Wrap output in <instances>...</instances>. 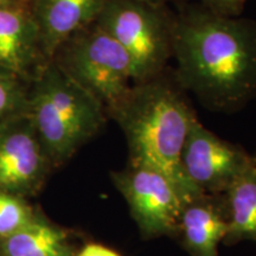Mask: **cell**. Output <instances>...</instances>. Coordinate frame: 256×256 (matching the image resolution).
<instances>
[{
    "label": "cell",
    "instance_id": "6da1fadb",
    "mask_svg": "<svg viewBox=\"0 0 256 256\" xmlns=\"http://www.w3.org/2000/svg\"><path fill=\"white\" fill-rule=\"evenodd\" d=\"M177 81L206 107L235 110L256 96V23L191 6L174 18Z\"/></svg>",
    "mask_w": 256,
    "mask_h": 256
},
{
    "label": "cell",
    "instance_id": "7a4b0ae2",
    "mask_svg": "<svg viewBox=\"0 0 256 256\" xmlns=\"http://www.w3.org/2000/svg\"><path fill=\"white\" fill-rule=\"evenodd\" d=\"M126 138L128 162L152 166L168 176L184 206L204 194L188 183L180 153L194 112L171 83L158 78L138 82L107 110Z\"/></svg>",
    "mask_w": 256,
    "mask_h": 256
},
{
    "label": "cell",
    "instance_id": "3957f363",
    "mask_svg": "<svg viewBox=\"0 0 256 256\" xmlns=\"http://www.w3.org/2000/svg\"><path fill=\"white\" fill-rule=\"evenodd\" d=\"M28 115L54 168L68 162L101 130L107 110L49 60L28 84Z\"/></svg>",
    "mask_w": 256,
    "mask_h": 256
},
{
    "label": "cell",
    "instance_id": "277c9868",
    "mask_svg": "<svg viewBox=\"0 0 256 256\" xmlns=\"http://www.w3.org/2000/svg\"><path fill=\"white\" fill-rule=\"evenodd\" d=\"M51 60L100 101L106 110L134 84L130 56L108 32L95 23L64 42Z\"/></svg>",
    "mask_w": 256,
    "mask_h": 256
},
{
    "label": "cell",
    "instance_id": "5b68a950",
    "mask_svg": "<svg viewBox=\"0 0 256 256\" xmlns=\"http://www.w3.org/2000/svg\"><path fill=\"white\" fill-rule=\"evenodd\" d=\"M95 24L110 34L132 60L134 83L162 75L172 57L174 17L164 5L107 0Z\"/></svg>",
    "mask_w": 256,
    "mask_h": 256
},
{
    "label": "cell",
    "instance_id": "8992f818",
    "mask_svg": "<svg viewBox=\"0 0 256 256\" xmlns=\"http://www.w3.org/2000/svg\"><path fill=\"white\" fill-rule=\"evenodd\" d=\"M110 178L142 238L177 236L184 203L168 176L152 166L128 162L124 168L112 172Z\"/></svg>",
    "mask_w": 256,
    "mask_h": 256
},
{
    "label": "cell",
    "instance_id": "52a82bcc",
    "mask_svg": "<svg viewBox=\"0 0 256 256\" xmlns=\"http://www.w3.org/2000/svg\"><path fill=\"white\" fill-rule=\"evenodd\" d=\"M254 162V156L241 146L220 139L196 115L192 118L180 153V168L198 191L220 196Z\"/></svg>",
    "mask_w": 256,
    "mask_h": 256
},
{
    "label": "cell",
    "instance_id": "ba28073f",
    "mask_svg": "<svg viewBox=\"0 0 256 256\" xmlns=\"http://www.w3.org/2000/svg\"><path fill=\"white\" fill-rule=\"evenodd\" d=\"M54 168L28 114L0 124V190L28 198Z\"/></svg>",
    "mask_w": 256,
    "mask_h": 256
},
{
    "label": "cell",
    "instance_id": "9c48e42d",
    "mask_svg": "<svg viewBox=\"0 0 256 256\" xmlns=\"http://www.w3.org/2000/svg\"><path fill=\"white\" fill-rule=\"evenodd\" d=\"M48 62L31 10L0 6V72L30 84Z\"/></svg>",
    "mask_w": 256,
    "mask_h": 256
},
{
    "label": "cell",
    "instance_id": "30bf717a",
    "mask_svg": "<svg viewBox=\"0 0 256 256\" xmlns=\"http://www.w3.org/2000/svg\"><path fill=\"white\" fill-rule=\"evenodd\" d=\"M107 0H34L30 10L42 48L51 60L57 49L76 32L94 24Z\"/></svg>",
    "mask_w": 256,
    "mask_h": 256
},
{
    "label": "cell",
    "instance_id": "8fae6325",
    "mask_svg": "<svg viewBox=\"0 0 256 256\" xmlns=\"http://www.w3.org/2000/svg\"><path fill=\"white\" fill-rule=\"evenodd\" d=\"M226 232L224 198L220 203V196L204 194L183 206L176 238L190 256H218Z\"/></svg>",
    "mask_w": 256,
    "mask_h": 256
},
{
    "label": "cell",
    "instance_id": "7c38bea8",
    "mask_svg": "<svg viewBox=\"0 0 256 256\" xmlns=\"http://www.w3.org/2000/svg\"><path fill=\"white\" fill-rule=\"evenodd\" d=\"M78 249L68 230L40 212L24 228L0 238V256H75Z\"/></svg>",
    "mask_w": 256,
    "mask_h": 256
},
{
    "label": "cell",
    "instance_id": "4fadbf2b",
    "mask_svg": "<svg viewBox=\"0 0 256 256\" xmlns=\"http://www.w3.org/2000/svg\"><path fill=\"white\" fill-rule=\"evenodd\" d=\"M228 232L223 243H256V160L248 166L223 194Z\"/></svg>",
    "mask_w": 256,
    "mask_h": 256
},
{
    "label": "cell",
    "instance_id": "5bb4252c",
    "mask_svg": "<svg viewBox=\"0 0 256 256\" xmlns=\"http://www.w3.org/2000/svg\"><path fill=\"white\" fill-rule=\"evenodd\" d=\"M38 212L28 203L26 198L0 190V238L24 228L36 218Z\"/></svg>",
    "mask_w": 256,
    "mask_h": 256
},
{
    "label": "cell",
    "instance_id": "9a60e30c",
    "mask_svg": "<svg viewBox=\"0 0 256 256\" xmlns=\"http://www.w3.org/2000/svg\"><path fill=\"white\" fill-rule=\"evenodd\" d=\"M28 83L0 72V124L28 114Z\"/></svg>",
    "mask_w": 256,
    "mask_h": 256
},
{
    "label": "cell",
    "instance_id": "2e32d148",
    "mask_svg": "<svg viewBox=\"0 0 256 256\" xmlns=\"http://www.w3.org/2000/svg\"><path fill=\"white\" fill-rule=\"evenodd\" d=\"M200 6L217 14L240 16L247 0H200Z\"/></svg>",
    "mask_w": 256,
    "mask_h": 256
},
{
    "label": "cell",
    "instance_id": "e0dca14e",
    "mask_svg": "<svg viewBox=\"0 0 256 256\" xmlns=\"http://www.w3.org/2000/svg\"><path fill=\"white\" fill-rule=\"evenodd\" d=\"M75 256H121L119 252L113 249L106 247L104 244L95 242L86 243L81 248L78 249Z\"/></svg>",
    "mask_w": 256,
    "mask_h": 256
},
{
    "label": "cell",
    "instance_id": "ac0fdd59",
    "mask_svg": "<svg viewBox=\"0 0 256 256\" xmlns=\"http://www.w3.org/2000/svg\"><path fill=\"white\" fill-rule=\"evenodd\" d=\"M10 2H11L12 4H14V5L25 6V8H30V6L32 5V2H34V0H10Z\"/></svg>",
    "mask_w": 256,
    "mask_h": 256
},
{
    "label": "cell",
    "instance_id": "d6986e66",
    "mask_svg": "<svg viewBox=\"0 0 256 256\" xmlns=\"http://www.w3.org/2000/svg\"><path fill=\"white\" fill-rule=\"evenodd\" d=\"M139 2H148V4H153V5H165L166 2H174V0H139Z\"/></svg>",
    "mask_w": 256,
    "mask_h": 256
},
{
    "label": "cell",
    "instance_id": "ffe728a7",
    "mask_svg": "<svg viewBox=\"0 0 256 256\" xmlns=\"http://www.w3.org/2000/svg\"><path fill=\"white\" fill-rule=\"evenodd\" d=\"M12 2L10 0H0V6H6V5H11Z\"/></svg>",
    "mask_w": 256,
    "mask_h": 256
},
{
    "label": "cell",
    "instance_id": "44dd1931",
    "mask_svg": "<svg viewBox=\"0 0 256 256\" xmlns=\"http://www.w3.org/2000/svg\"><path fill=\"white\" fill-rule=\"evenodd\" d=\"M254 158H255V160H256V154H255V156H254Z\"/></svg>",
    "mask_w": 256,
    "mask_h": 256
}]
</instances>
